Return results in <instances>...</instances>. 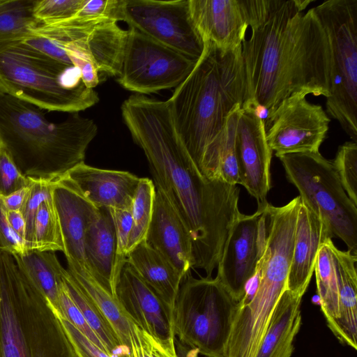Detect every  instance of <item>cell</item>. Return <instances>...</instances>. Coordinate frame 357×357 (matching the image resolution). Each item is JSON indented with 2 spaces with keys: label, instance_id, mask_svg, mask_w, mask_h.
Segmentation results:
<instances>
[{
  "label": "cell",
  "instance_id": "35",
  "mask_svg": "<svg viewBox=\"0 0 357 357\" xmlns=\"http://www.w3.org/2000/svg\"><path fill=\"white\" fill-rule=\"evenodd\" d=\"M332 162L344 191L357 206L356 142H346L340 145Z\"/></svg>",
  "mask_w": 357,
  "mask_h": 357
},
{
  "label": "cell",
  "instance_id": "23",
  "mask_svg": "<svg viewBox=\"0 0 357 357\" xmlns=\"http://www.w3.org/2000/svg\"><path fill=\"white\" fill-rule=\"evenodd\" d=\"M302 298L286 289L280 296L255 357H291L302 324Z\"/></svg>",
  "mask_w": 357,
  "mask_h": 357
},
{
  "label": "cell",
  "instance_id": "28",
  "mask_svg": "<svg viewBox=\"0 0 357 357\" xmlns=\"http://www.w3.org/2000/svg\"><path fill=\"white\" fill-rule=\"evenodd\" d=\"M67 270L83 293L104 314L121 345L128 351L131 320L122 310L116 299L100 285L89 272Z\"/></svg>",
  "mask_w": 357,
  "mask_h": 357
},
{
  "label": "cell",
  "instance_id": "16",
  "mask_svg": "<svg viewBox=\"0 0 357 357\" xmlns=\"http://www.w3.org/2000/svg\"><path fill=\"white\" fill-rule=\"evenodd\" d=\"M115 298L140 328L162 340L175 337L170 311L126 259L119 268Z\"/></svg>",
  "mask_w": 357,
  "mask_h": 357
},
{
  "label": "cell",
  "instance_id": "10",
  "mask_svg": "<svg viewBox=\"0 0 357 357\" xmlns=\"http://www.w3.org/2000/svg\"><path fill=\"white\" fill-rule=\"evenodd\" d=\"M197 61L130 27L117 81L137 94L156 93L177 87Z\"/></svg>",
  "mask_w": 357,
  "mask_h": 357
},
{
  "label": "cell",
  "instance_id": "27",
  "mask_svg": "<svg viewBox=\"0 0 357 357\" xmlns=\"http://www.w3.org/2000/svg\"><path fill=\"white\" fill-rule=\"evenodd\" d=\"M13 257L17 266L46 297L57 315L62 317L59 293L64 268L54 252L28 250L22 255H15Z\"/></svg>",
  "mask_w": 357,
  "mask_h": 357
},
{
  "label": "cell",
  "instance_id": "4",
  "mask_svg": "<svg viewBox=\"0 0 357 357\" xmlns=\"http://www.w3.org/2000/svg\"><path fill=\"white\" fill-rule=\"evenodd\" d=\"M98 133L93 120L73 113L49 121L41 109L0 91V144L26 177L54 181L84 162Z\"/></svg>",
  "mask_w": 357,
  "mask_h": 357
},
{
  "label": "cell",
  "instance_id": "32",
  "mask_svg": "<svg viewBox=\"0 0 357 357\" xmlns=\"http://www.w3.org/2000/svg\"><path fill=\"white\" fill-rule=\"evenodd\" d=\"M32 250L63 252L61 226L52 195L40 204L37 211Z\"/></svg>",
  "mask_w": 357,
  "mask_h": 357
},
{
  "label": "cell",
  "instance_id": "33",
  "mask_svg": "<svg viewBox=\"0 0 357 357\" xmlns=\"http://www.w3.org/2000/svg\"><path fill=\"white\" fill-rule=\"evenodd\" d=\"M155 195V186L153 181L149 178H140L131 207L132 228L127 254L146 240L152 219Z\"/></svg>",
  "mask_w": 357,
  "mask_h": 357
},
{
  "label": "cell",
  "instance_id": "2",
  "mask_svg": "<svg viewBox=\"0 0 357 357\" xmlns=\"http://www.w3.org/2000/svg\"><path fill=\"white\" fill-rule=\"evenodd\" d=\"M310 0H249L251 36L242 43L246 94L271 114L297 94L330 96L331 50Z\"/></svg>",
  "mask_w": 357,
  "mask_h": 357
},
{
  "label": "cell",
  "instance_id": "46",
  "mask_svg": "<svg viewBox=\"0 0 357 357\" xmlns=\"http://www.w3.org/2000/svg\"><path fill=\"white\" fill-rule=\"evenodd\" d=\"M6 217L14 232L25 241L26 222L21 211H6Z\"/></svg>",
  "mask_w": 357,
  "mask_h": 357
},
{
  "label": "cell",
  "instance_id": "13",
  "mask_svg": "<svg viewBox=\"0 0 357 357\" xmlns=\"http://www.w3.org/2000/svg\"><path fill=\"white\" fill-rule=\"evenodd\" d=\"M252 215L240 213L234 221L218 264L215 277L238 302L255 277L267 234V206Z\"/></svg>",
  "mask_w": 357,
  "mask_h": 357
},
{
  "label": "cell",
  "instance_id": "14",
  "mask_svg": "<svg viewBox=\"0 0 357 357\" xmlns=\"http://www.w3.org/2000/svg\"><path fill=\"white\" fill-rule=\"evenodd\" d=\"M272 152L266 142L264 121L241 109L235 135L239 184L257 200L258 206L268 203Z\"/></svg>",
  "mask_w": 357,
  "mask_h": 357
},
{
  "label": "cell",
  "instance_id": "40",
  "mask_svg": "<svg viewBox=\"0 0 357 357\" xmlns=\"http://www.w3.org/2000/svg\"><path fill=\"white\" fill-rule=\"evenodd\" d=\"M59 304L62 314V317H60L67 319L95 345L107 352L105 346L88 324L82 312L70 296L63 280L60 289Z\"/></svg>",
  "mask_w": 357,
  "mask_h": 357
},
{
  "label": "cell",
  "instance_id": "7",
  "mask_svg": "<svg viewBox=\"0 0 357 357\" xmlns=\"http://www.w3.org/2000/svg\"><path fill=\"white\" fill-rule=\"evenodd\" d=\"M237 303L218 280H182L173 310L175 337L206 357H224Z\"/></svg>",
  "mask_w": 357,
  "mask_h": 357
},
{
  "label": "cell",
  "instance_id": "21",
  "mask_svg": "<svg viewBox=\"0 0 357 357\" xmlns=\"http://www.w3.org/2000/svg\"><path fill=\"white\" fill-rule=\"evenodd\" d=\"M84 247L91 275L115 298L117 275L123 261L119 262L116 230L109 208H99L98 216L86 230Z\"/></svg>",
  "mask_w": 357,
  "mask_h": 357
},
{
  "label": "cell",
  "instance_id": "8",
  "mask_svg": "<svg viewBox=\"0 0 357 357\" xmlns=\"http://www.w3.org/2000/svg\"><path fill=\"white\" fill-rule=\"evenodd\" d=\"M331 50L326 112L357 142V0H328L314 7Z\"/></svg>",
  "mask_w": 357,
  "mask_h": 357
},
{
  "label": "cell",
  "instance_id": "26",
  "mask_svg": "<svg viewBox=\"0 0 357 357\" xmlns=\"http://www.w3.org/2000/svg\"><path fill=\"white\" fill-rule=\"evenodd\" d=\"M241 108L234 110L206 152L200 172L206 178L239 184L235 153L236 129Z\"/></svg>",
  "mask_w": 357,
  "mask_h": 357
},
{
  "label": "cell",
  "instance_id": "24",
  "mask_svg": "<svg viewBox=\"0 0 357 357\" xmlns=\"http://www.w3.org/2000/svg\"><path fill=\"white\" fill-rule=\"evenodd\" d=\"M126 260L155 291L172 314L174 302L185 275L183 276L146 241L131 250L127 254Z\"/></svg>",
  "mask_w": 357,
  "mask_h": 357
},
{
  "label": "cell",
  "instance_id": "44",
  "mask_svg": "<svg viewBox=\"0 0 357 357\" xmlns=\"http://www.w3.org/2000/svg\"><path fill=\"white\" fill-rule=\"evenodd\" d=\"M0 250L12 255H22L27 250L24 240L12 229L6 217V209L0 199Z\"/></svg>",
  "mask_w": 357,
  "mask_h": 357
},
{
  "label": "cell",
  "instance_id": "41",
  "mask_svg": "<svg viewBox=\"0 0 357 357\" xmlns=\"http://www.w3.org/2000/svg\"><path fill=\"white\" fill-rule=\"evenodd\" d=\"M30 178L18 169L7 150L0 144V197L27 187Z\"/></svg>",
  "mask_w": 357,
  "mask_h": 357
},
{
  "label": "cell",
  "instance_id": "15",
  "mask_svg": "<svg viewBox=\"0 0 357 357\" xmlns=\"http://www.w3.org/2000/svg\"><path fill=\"white\" fill-rule=\"evenodd\" d=\"M52 197L61 226L68 269L90 273L84 255V236L98 216L99 208L86 199L66 175L52 181Z\"/></svg>",
  "mask_w": 357,
  "mask_h": 357
},
{
  "label": "cell",
  "instance_id": "37",
  "mask_svg": "<svg viewBox=\"0 0 357 357\" xmlns=\"http://www.w3.org/2000/svg\"><path fill=\"white\" fill-rule=\"evenodd\" d=\"M84 0H36L33 13L39 24H51L73 17Z\"/></svg>",
  "mask_w": 357,
  "mask_h": 357
},
{
  "label": "cell",
  "instance_id": "43",
  "mask_svg": "<svg viewBox=\"0 0 357 357\" xmlns=\"http://www.w3.org/2000/svg\"><path fill=\"white\" fill-rule=\"evenodd\" d=\"M114 223L117 256L119 264L126 259L129 238L132 228L131 209H109Z\"/></svg>",
  "mask_w": 357,
  "mask_h": 357
},
{
  "label": "cell",
  "instance_id": "36",
  "mask_svg": "<svg viewBox=\"0 0 357 357\" xmlns=\"http://www.w3.org/2000/svg\"><path fill=\"white\" fill-rule=\"evenodd\" d=\"M29 192L20 210L26 222L25 243L26 250H32L34 223L40 204L52 195V181L29 178Z\"/></svg>",
  "mask_w": 357,
  "mask_h": 357
},
{
  "label": "cell",
  "instance_id": "18",
  "mask_svg": "<svg viewBox=\"0 0 357 357\" xmlns=\"http://www.w3.org/2000/svg\"><path fill=\"white\" fill-rule=\"evenodd\" d=\"M145 241L183 276L193 268L189 232L165 194L156 187L152 219Z\"/></svg>",
  "mask_w": 357,
  "mask_h": 357
},
{
  "label": "cell",
  "instance_id": "25",
  "mask_svg": "<svg viewBox=\"0 0 357 357\" xmlns=\"http://www.w3.org/2000/svg\"><path fill=\"white\" fill-rule=\"evenodd\" d=\"M128 30L117 22L107 21L94 26L81 40L91 54L100 73L120 75L127 41Z\"/></svg>",
  "mask_w": 357,
  "mask_h": 357
},
{
  "label": "cell",
  "instance_id": "22",
  "mask_svg": "<svg viewBox=\"0 0 357 357\" xmlns=\"http://www.w3.org/2000/svg\"><path fill=\"white\" fill-rule=\"evenodd\" d=\"M339 289L338 318L331 329L342 344L357 349V256L333 248Z\"/></svg>",
  "mask_w": 357,
  "mask_h": 357
},
{
  "label": "cell",
  "instance_id": "39",
  "mask_svg": "<svg viewBox=\"0 0 357 357\" xmlns=\"http://www.w3.org/2000/svg\"><path fill=\"white\" fill-rule=\"evenodd\" d=\"M121 0H84L73 17L79 20L103 22L121 21Z\"/></svg>",
  "mask_w": 357,
  "mask_h": 357
},
{
  "label": "cell",
  "instance_id": "34",
  "mask_svg": "<svg viewBox=\"0 0 357 357\" xmlns=\"http://www.w3.org/2000/svg\"><path fill=\"white\" fill-rule=\"evenodd\" d=\"M175 340L156 337L131 321L128 351L117 357H179Z\"/></svg>",
  "mask_w": 357,
  "mask_h": 357
},
{
  "label": "cell",
  "instance_id": "5",
  "mask_svg": "<svg viewBox=\"0 0 357 357\" xmlns=\"http://www.w3.org/2000/svg\"><path fill=\"white\" fill-rule=\"evenodd\" d=\"M0 357H77L46 297L1 250Z\"/></svg>",
  "mask_w": 357,
  "mask_h": 357
},
{
  "label": "cell",
  "instance_id": "29",
  "mask_svg": "<svg viewBox=\"0 0 357 357\" xmlns=\"http://www.w3.org/2000/svg\"><path fill=\"white\" fill-rule=\"evenodd\" d=\"M331 239L323 243L318 252L314 270L321 310L331 330L338 318L339 289Z\"/></svg>",
  "mask_w": 357,
  "mask_h": 357
},
{
  "label": "cell",
  "instance_id": "9",
  "mask_svg": "<svg viewBox=\"0 0 357 357\" xmlns=\"http://www.w3.org/2000/svg\"><path fill=\"white\" fill-rule=\"evenodd\" d=\"M301 202L321 216L333 236L357 254V206L344 191L332 161L319 152L277 156Z\"/></svg>",
  "mask_w": 357,
  "mask_h": 357
},
{
  "label": "cell",
  "instance_id": "31",
  "mask_svg": "<svg viewBox=\"0 0 357 357\" xmlns=\"http://www.w3.org/2000/svg\"><path fill=\"white\" fill-rule=\"evenodd\" d=\"M36 0H0V47L20 42L38 25Z\"/></svg>",
  "mask_w": 357,
  "mask_h": 357
},
{
  "label": "cell",
  "instance_id": "12",
  "mask_svg": "<svg viewBox=\"0 0 357 357\" xmlns=\"http://www.w3.org/2000/svg\"><path fill=\"white\" fill-rule=\"evenodd\" d=\"M297 94L282 101L264 121L267 144L276 156L319 152L331 119L320 105Z\"/></svg>",
  "mask_w": 357,
  "mask_h": 357
},
{
  "label": "cell",
  "instance_id": "30",
  "mask_svg": "<svg viewBox=\"0 0 357 357\" xmlns=\"http://www.w3.org/2000/svg\"><path fill=\"white\" fill-rule=\"evenodd\" d=\"M62 278L70 296L105 346L107 352L114 356L119 355V351L126 354L128 351L121 345L108 320L83 293L67 269H63Z\"/></svg>",
  "mask_w": 357,
  "mask_h": 357
},
{
  "label": "cell",
  "instance_id": "42",
  "mask_svg": "<svg viewBox=\"0 0 357 357\" xmlns=\"http://www.w3.org/2000/svg\"><path fill=\"white\" fill-rule=\"evenodd\" d=\"M77 357H117L95 345L67 319L59 317Z\"/></svg>",
  "mask_w": 357,
  "mask_h": 357
},
{
  "label": "cell",
  "instance_id": "45",
  "mask_svg": "<svg viewBox=\"0 0 357 357\" xmlns=\"http://www.w3.org/2000/svg\"><path fill=\"white\" fill-rule=\"evenodd\" d=\"M29 185L6 196L0 197V199L6 211H20L26 199Z\"/></svg>",
  "mask_w": 357,
  "mask_h": 357
},
{
  "label": "cell",
  "instance_id": "1",
  "mask_svg": "<svg viewBox=\"0 0 357 357\" xmlns=\"http://www.w3.org/2000/svg\"><path fill=\"white\" fill-rule=\"evenodd\" d=\"M121 110L146 157L155 186L165 194L189 232L193 268L211 277L241 213L239 188L199 172L177 132L169 100L135 94L123 101Z\"/></svg>",
  "mask_w": 357,
  "mask_h": 357
},
{
  "label": "cell",
  "instance_id": "19",
  "mask_svg": "<svg viewBox=\"0 0 357 357\" xmlns=\"http://www.w3.org/2000/svg\"><path fill=\"white\" fill-rule=\"evenodd\" d=\"M66 175L97 208L131 209L139 178L126 171L96 168L82 162Z\"/></svg>",
  "mask_w": 357,
  "mask_h": 357
},
{
  "label": "cell",
  "instance_id": "3",
  "mask_svg": "<svg viewBox=\"0 0 357 357\" xmlns=\"http://www.w3.org/2000/svg\"><path fill=\"white\" fill-rule=\"evenodd\" d=\"M204 43L194 69L168 99L177 132L199 170L208 147L229 115L241 108L246 94L241 47L223 50Z\"/></svg>",
  "mask_w": 357,
  "mask_h": 357
},
{
  "label": "cell",
  "instance_id": "6",
  "mask_svg": "<svg viewBox=\"0 0 357 357\" xmlns=\"http://www.w3.org/2000/svg\"><path fill=\"white\" fill-rule=\"evenodd\" d=\"M0 91L49 111L77 113L99 101L73 66L20 43L0 47Z\"/></svg>",
  "mask_w": 357,
  "mask_h": 357
},
{
  "label": "cell",
  "instance_id": "38",
  "mask_svg": "<svg viewBox=\"0 0 357 357\" xmlns=\"http://www.w3.org/2000/svg\"><path fill=\"white\" fill-rule=\"evenodd\" d=\"M64 49L72 65L79 70L83 84L89 89L96 87L100 82V73L81 38L67 43Z\"/></svg>",
  "mask_w": 357,
  "mask_h": 357
},
{
  "label": "cell",
  "instance_id": "17",
  "mask_svg": "<svg viewBox=\"0 0 357 357\" xmlns=\"http://www.w3.org/2000/svg\"><path fill=\"white\" fill-rule=\"evenodd\" d=\"M192 24L203 41L223 50L241 47L250 23L248 0H188Z\"/></svg>",
  "mask_w": 357,
  "mask_h": 357
},
{
  "label": "cell",
  "instance_id": "20",
  "mask_svg": "<svg viewBox=\"0 0 357 357\" xmlns=\"http://www.w3.org/2000/svg\"><path fill=\"white\" fill-rule=\"evenodd\" d=\"M333 236L323 218L300 203L287 289L303 297L307 289L321 245Z\"/></svg>",
  "mask_w": 357,
  "mask_h": 357
},
{
  "label": "cell",
  "instance_id": "11",
  "mask_svg": "<svg viewBox=\"0 0 357 357\" xmlns=\"http://www.w3.org/2000/svg\"><path fill=\"white\" fill-rule=\"evenodd\" d=\"M121 21L195 60L203 53L204 43L191 20L188 0H121Z\"/></svg>",
  "mask_w": 357,
  "mask_h": 357
}]
</instances>
